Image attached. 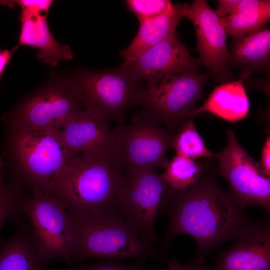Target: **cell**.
<instances>
[{"label":"cell","mask_w":270,"mask_h":270,"mask_svg":"<svg viewBox=\"0 0 270 270\" xmlns=\"http://www.w3.org/2000/svg\"><path fill=\"white\" fill-rule=\"evenodd\" d=\"M212 158H208L204 173L194 184L180 190L168 186L160 212L168 219L160 251L164 260L171 241L178 235L188 234L196 242L193 262L234 240L250 219L246 206L218 184Z\"/></svg>","instance_id":"obj_1"},{"label":"cell","mask_w":270,"mask_h":270,"mask_svg":"<svg viewBox=\"0 0 270 270\" xmlns=\"http://www.w3.org/2000/svg\"><path fill=\"white\" fill-rule=\"evenodd\" d=\"M122 172L108 160L78 155L54 180L46 194L58 198L69 214L118 212Z\"/></svg>","instance_id":"obj_2"},{"label":"cell","mask_w":270,"mask_h":270,"mask_svg":"<svg viewBox=\"0 0 270 270\" xmlns=\"http://www.w3.org/2000/svg\"><path fill=\"white\" fill-rule=\"evenodd\" d=\"M68 214L73 256L81 258H156V250L140 238L118 212Z\"/></svg>","instance_id":"obj_3"},{"label":"cell","mask_w":270,"mask_h":270,"mask_svg":"<svg viewBox=\"0 0 270 270\" xmlns=\"http://www.w3.org/2000/svg\"><path fill=\"white\" fill-rule=\"evenodd\" d=\"M69 79L84 108L97 111L118 126L125 124L127 112L140 103L146 90L122 64L102 70H80Z\"/></svg>","instance_id":"obj_4"},{"label":"cell","mask_w":270,"mask_h":270,"mask_svg":"<svg viewBox=\"0 0 270 270\" xmlns=\"http://www.w3.org/2000/svg\"><path fill=\"white\" fill-rule=\"evenodd\" d=\"M208 74L199 70L168 76L143 92L141 112L175 136L182 125L194 119L196 104L202 96Z\"/></svg>","instance_id":"obj_5"},{"label":"cell","mask_w":270,"mask_h":270,"mask_svg":"<svg viewBox=\"0 0 270 270\" xmlns=\"http://www.w3.org/2000/svg\"><path fill=\"white\" fill-rule=\"evenodd\" d=\"M111 164L119 172L165 168L167 152L173 148L174 136L142 112L132 114L128 124L114 130Z\"/></svg>","instance_id":"obj_6"},{"label":"cell","mask_w":270,"mask_h":270,"mask_svg":"<svg viewBox=\"0 0 270 270\" xmlns=\"http://www.w3.org/2000/svg\"><path fill=\"white\" fill-rule=\"evenodd\" d=\"M13 155L18 162L20 181L31 190L46 193L55 178L74 158L59 130L26 131L14 129Z\"/></svg>","instance_id":"obj_7"},{"label":"cell","mask_w":270,"mask_h":270,"mask_svg":"<svg viewBox=\"0 0 270 270\" xmlns=\"http://www.w3.org/2000/svg\"><path fill=\"white\" fill-rule=\"evenodd\" d=\"M23 199L22 214L27 220L32 240L46 260L73 257L72 224L64 205L56 197L32 188Z\"/></svg>","instance_id":"obj_8"},{"label":"cell","mask_w":270,"mask_h":270,"mask_svg":"<svg viewBox=\"0 0 270 270\" xmlns=\"http://www.w3.org/2000/svg\"><path fill=\"white\" fill-rule=\"evenodd\" d=\"M122 174L117 212L140 238L152 245L158 240L154 225L169 186L150 169H130Z\"/></svg>","instance_id":"obj_9"},{"label":"cell","mask_w":270,"mask_h":270,"mask_svg":"<svg viewBox=\"0 0 270 270\" xmlns=\"http://www.w3.org/2000/svg\"><path fill=\"white\" fill-rule=\"evenodd\" d=\"M226 135L225 148L215 155L218 172L228 182L230 192L246 206H259L269 214L270 177L240 144L233 130H227Z\"/></svg>","instance_id":"obj_10"},{"label":"cell","mask_w":270,"mask_h":270,"mask_svg":"<svg viewBox=\"0 0 270 270\" xmlns=\"http://www.w3.org/2000/svg\"><path fill=\"white\" fill-rule=\"evenodd\" d=\"M84 108L70 79L54 82L22 104L13 115L14 129L26 131L59 130Z\"/></svg>","instance_id":"obj_11"},{"label":"cell","mask_w":270,"mask_h":270,"mask_svg":"<svg viewBox=\"0 0 270 270\" xmlns=\"http://www.w3.org/2000/svg\"><path fill=\"white\" fill-rule=\"evenodd\" d=\"M186 18L194 24L200 59L210 72V76L222 84L232 82L229 70L230 52L227 32L220 18L205 0H194L188 6Z\"/></svg>","instance_id":"obj_12"},{"label":"cell","mask_w":270,"mask_h":270,"mask_svg":"<svg viewBox=\"0 0 270 270\" xmlns=\"http://www.w3.org/2000/svg\"><path fill=\"white\" fill-rule=\"evenodd\" d=\"M202 62L191 56L176 32L136 59L122 65L134 79L146 83V88L157 86L166 77L198 70Z\"/></svg>","instance_id":"obj_13"},{"label":"cell","mask_w":270,"mask_h":270,"mask_svg":"<svg viewBox=\"0 0 270 270\" xmlns=\"http://www.w3.org/2000/svg\"><path fill=\"white\" fill-rule=\"evenodd\" d=\"M109 122L97 111L84 108L72 116L59 130L73 157L82 155L111 162L114 138Z\"/></svg>","instance_id":"obj_14"},{"label":"cell","mask_w":270,"mask_h":270,"mask_svg":"<svg viewBox=\"0 0 270 270\" xmlns=\"http://www.w3.org/2000/svg\"><path fill=\"white\" fill-rule=\"evenodd\" d=\"M235 242L218 258L214 270H270V225L249 219Z\"/></svg>","instance_id":"obj_15"},{"label":"cell","mask_w":270,"mask_h":270,"mask_svg":"<svg viewBox=\"0 0 270 270\" xmlns=\"http://www.w3.org/2000/svg\"><path fill=\"white\" fill-rule=\"evenodd\" d=\"M48 13L22 10L18 46L38 48L37 58L48 65L56 66L60 60L72 58L73 54L68 45L60 44L52 37L47 24Z\"/></svg>","instance_id":"obj_16"},{"label":"cell","mask_w":270,"mask_h":270,"mask_svg":"<svg viewBox=\"0 0 270 270\" xmlns=\"http://www.w3.org/2000/svg\"><path fill=\"white\" fill-rule=\"evenodd\" d=\"M187 4H174L165 13L154 18L139 22L138 32L132 41L120 54L126 63L134 60L155 45L169 38L184 18H186Z\"/></svg>","instance_id":"obj_17"},{"label":"cell","mask_w":270,"mask_h":270,"mask_svg":"<svg viewBox=\"0 0 270 270\" xmlns=\"http://www.w3.org/2000/svg\"><path fill=\"white\" fill-rule=\"evenodd\" d=\"M249 108L243 80L240 78L215 88L204 104L195 110L193 116L208 112L227 121L236 122L246 116Z\"/></svg>","instance_id":"obj_18"},{"label":"cell","mask_w":270,"mask_h":270,"mask_svg":"<svg viewBox=\"0 0 270 270\" xmlns=\"http://www.w3.org/2000/svg\"><path fill=\"white\" fill-rule=\"evenodd\" d=\"M270 30L262 28L236 38L230 56V63L242 70L241 79L267 66L270 60Z\"/></svg>","instance_id":"obj_19"},{"label":"cell","mask_w":270,"mask_h":270,"mask_svg":"<svg viewBox=\"0 0 270 270\" xmlns=\"http://www.w3.org/2000/svg\"><path fill=\"white\" fill-rule=\"evenodd\" d=\"M42 259L44 258L38 252L28 224L19 226L1 248L0 270H40Z\"/></svg>","instance_id":"obj_20"},{"label":"cell","mask_w":270,"mask_h":270,"mask_svg":"<svg viewBox=\"0 0 270 270\" xmlns=\"http://www.w3.org/2000/svg\"><path fill=\"white\" fill-rule=\"evenodd\" d=\"M270 19V1L266 0H240L236 13L221 18L227 32L235 38L265 28Z\"/></svg>","instance_id":"obj_21"},{"label":"cell","mask_w":270,"mask_h":270,"mask_svg":"<svg viewBox=\"0 0 270 270\" xmlns=\"http://www.w3.org/2000/svg\"><path fill=\"white\" fill-rule=\"evenodd\" d=\"M208 158L196 162L176 154L170 160L160 174L168 186L176 190L188 187L196 182L204 173Z\"/></svg>","instance_id":"obj_22"},{"label":"cell","mask_w":270,"mask_h":270,"mask_svg":"<svg viewBox=\"0 0 270 270\" xmlns=\"http://www.w3.org/2000/svg\"><path fill=\"white\" fill-rule=\"evenodd\" d=\"M173 148L176 154L193 160L213 158L216 155L206 148L197 131L194 119L184 123L174 136Z\"/></svg>","instance_id":"obj_23"},{"label":"cell","mask_w":270,"mask_h":270,"mask_svg":"<svg viewBox=\"0 0 270 270\" xmlns=\"http://www.w3.org/2000/svg\"><path fill=\"white\" fill-rule=\"evenodd\" d=\"M4 174H0V230L8 220H16L22 215V202L19 188L14 184L6 183Z\"/></svg>","instance_id":"obj_24"},{"label":"cell","mask_w":270,"mask_h":270,"mask_svg":"<svg viewBox=\"0 0 270 270\" xmlns=\"http://www.w3.org/2000/svg\"><path fill=\"white\" fill-rule=\"evenodd\" d=\"M128 10L134 14L139 22L157 17L174 6L169 0H128Z\"/></svg>","instance_id":"obj_25"},{"label":"cell","mask_w":270,"mask_h":270,"mask_svg":"<svg viewBox=\"0 0 270 270\" xmlns=\"http://www.w3.org/2000/svg\"><path fill=\"white\" fill-rule=\"evenodd\" d=\"M52 2L51 0H0V4L10 8L18 4L22 10L48 12Z\"/></svg>","instance_id":"obj_26"},{"label":"cell","mask_w":270,"mask_h":270,"mask_svg":"<svg viewBox=\"0 0 270 270\" xmlns=\"http://www.w3.org/2000/svg\"><path fill=\"white\" fill-rule=\"evenodd\" d=\"M166 261L168 270H210L205 263L204 256L198 258L192 262L191 264H183L174 258L166 259Z\"/></svg>","instance_id":"obj_27"},{"label":"cell","mask_w":270,"mask_h":270,"mask_svg":"<svg viewBox=\"0 0 270 270\" xmlns=\"http://www.w3.org/2000/svg\"><path fill=\"white\" fill-rule=\"evenodd\" d=\"M240 2V0H218V8L215 12L219 17L224 16L227 14H229V16L234 15L236 12Z\"/></svg>","instance_id":"obj_28"},{"label":"cell","mask_w":270,"mask_h":270,"mask_svg":"<svg viewBox=\"0 0 270 270\" xmlns=\"http://www.w3.org/2000/svg\"><path fill=\"white\" fill-rule=\"evenodd\" d=\"M86 270H156V269H147L136 265L106 264L97 266Z\"/></svg>","instance_id":"obj_29"},{"label":"cell","mask_w":270,"mask_h":270,"mask_svg":"<svg viewBox=\"0 0 270 270\" xmlns=\"http://www.w3.org/2000/svg\"><path fill=\"white\" fill-rule=\"evenodd\" d=\"M260 164L266 174L270 177V137L268 136L262 149Z\"/></svg>","instance_id":"obj_30"},{"label":"cell","mask_w":270,"mask_h":270,"mask_svg":"<svg viewBox=\"0 0 270 270\" xmlns=\"http://www.w3.org/2000/svg\"><path fill=\"white\" fill-rule=\"evenodd\" d=\"M18 45L14 47L11 50H0V78L2 72L8 63L12 54L18 48Z\"/></svg>","instance_id":"obj_31"}]
</instances>
